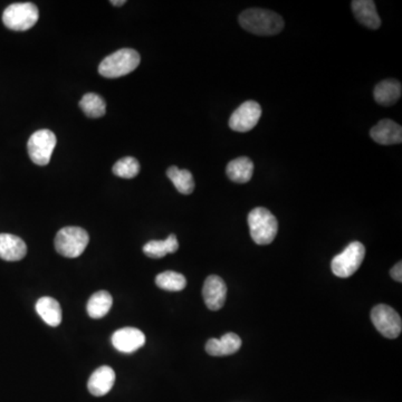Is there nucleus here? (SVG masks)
I'll return each mask as SVG.
<instances>
[{
  "label": "nucleus",
  "instance_id": "obj_22",
  "mask_svg": "<svg viewBox=\"0 0 402 402\" xmlns=\"http://www.w3.org/2000/svg\"><path fill=\"white\" fill-rule=\"evenodd\" d=\"M167 176L171 180L180 194H190L194 192V180L192 172L185 169L181 170L176 166H172L167 170Z\"/></svg>",
  "mask_w": 402,
  "mask_h": 402
},
{
  "label": "nucleus",
  "instance_id": "obj_25",
  "mask_svg": "<svg viewBox=\"0 0 402 402\" xmlns=\"http://www.w3.org/2000/svg\"><path fill=\"white\" fill-rule=\"evenodd\" d=\"M140 172V163L135 158L126 157L119 160L113 166V174L124 179L137 177Z\"/></svg>",
  "mask_w": 402,
  "mask_h": 402
},
{
  "label": "nucleus",
  "instance_id": "obj_14",
  "mask_svg": "<svg viewBox=\"0 0 402 402\" xmlns=\"http://www.w3.org/2000/svg\"><path fill=\"white\" fill-rule=\"evenodd\" d=\"M354 16L361 25L370 29L381 27V18L377 12L376 3L372 0H354L351 3Z\"/></svg>",
  "mask_w": 402,
  "mask_h": 402
},
{
  "label": "nucleus",
  "instance_id": "obj_5",
  "mask_svg": "<svg viewBox=\"0 0 402 402\" xmlns=\"http://www.w3.org/2000/svg\"><path fill=\"white\" fill-rule=\"evenodd\" d=\"M40 12L36 5L32 3H12L5 9L3 23L7 28L15 32H25L37 23Z\"/></svg>",
  "mask_w": 402,
  "mask_h": 402
},
{
  "label": "nucleus",
  "instance_id": "obj_15",
  "mask_svg": "<svg viewBox=\"0 0 402 402\" xmlns=\"http://www.w3.org/2000/svg\"><path fill=\"white\" fill-rule=\"evenodd\" d=\"M27 254V246L19 237L0 234V258L7 262H18Z\"/></svg>",
  "mask_w": 402,
  "mask_h": 402
},
{
  "label": "nucleus",
  "instance_id": "obj_11",
  "mask_svg": "<svg viewBox=\"0 0 402 402\" xmlns=\"http://www.w3.org/2000/svg\"><path fill=\"white\" fill-rule=\"evenodd\" d=\"M203 296L206 305L211 311H218L225 305L227 286L221 277L210 275L205 280Z\"/></svg>",
  "mask_w": 402,
  "mask_h": 402
},
{
  "label": "nucleus",
  "instance_id": "obj_9",
  "mask_svg": "<svg viewBox=\"0 0 402 402\" xmlns=\"http://www.w3.org/2000/svg\"><path fill=\"white\" fill-rule=\"evenodd\" d=\"M260 117L262 108L260 104L255 101H246L231 115L229 126L233 131L249 132L257 126Z\"/></svg>",
  "mask_w": 402,
  "mask_h": 402
},
{
  "label": "nucleus",
  "instance_id": "obj_21",
  "mask_svg": "<svg viewBox=\"0 0 402 402\" xmlns=\"http://www.w3.org/2000/svg\"><path fill=\"white\" fill-rule=\"evenodd\" d=\"M112 303L113 299L109 292L100 291L93 294L86 306L89 317L97 319L106 317L111 310Z\"/></svg>",
  "mask_w": 402,
  "mask_h": 402
},
{
  "label": "nucleus",
  "instance_id": "obj_6",
  "mask_svg": "<svg viewBox=\"0 0 402 402\" xmlns=\"http://www.w3.org/2000/svg\"><path fill=\"white\" fill-rule=\"evenodd\" d=\"M365 256V246L360 242H353L332 260L333 274L341 278L352 276L362 264Z\"/></svg>",
  "mask_w": 402,
  "mask_h": 402
},
{
  "label": "nucleus",
  "instance_id": "obj_13",
  "mask_svg": "<svg viewBox=\"0 0 402 402\" xmlns=\"http://www.w3.org/2000/svg\"><path fill=\"white\" fill-rule=\"evenodd\" d=\"M115 383V372L108 365H103L101 368L92 374L87 383L90 392L95 396H106L109 394Z\"/></svg>",
  "mask_w": 402,
  "mask_h": 402
},
{
  "label": "nucleus",
  "instance_id": "obj_20",
  "mask_svg": "<svg viewBox=\"0 0 402 402\" xmlns=\"http://www.w3.org/2000/svg\"><path fill=\"white\" fill-rule=\"evenodd\" d=\"M179 249L176 235H170L166 240H151L143 246V253L150 258H162L168 254H174Z\"/></svg>",
  "mask_w": 402,
  "mask_h": 402
},
{
  "label": "nucleus",
  "instance_id": "obj_26",
  "mask_svg": "<svg viewBox=\"0 0 402 402\" xmlns=\"http://www.w3.org/2000/svg\"><path fill=\"white\" fill-rule=\"evenodd\" d=\"M402 262H399L398 264L394 265V267L391 269L390 274L391 277L394 278L396 282H402Z\"/></svg>",
  "mask_w": 402,
  "mask_h": 402
},
{
  "label": "nucleus",
  "instance_id": "obj_18",
  "mask_svg": "<svg viewBox=\"0 0 402 402\" xmlns=\"http://www.w3.org/2000/svg\"><path fill=\"white\" fill-rule=\"evenodd\" d=\"M36 312L46 324L56 328L62 323V308L60 303L53 297H42L36 303Z\"/></svg>",
  "mask_w": 402,
  "mask_h": 402
},
{
  "label": "nucleus",
  "instance_id": "obj_27",
  "mask_svg": "<svg viewBox=\"0 0 402 402\" xmlns=\"http://www.w3.org/2000/svg\"><path fill=\"white\" fill-rule=\"evenodd\" d=\"M112 5H115V6H122L126 3V0H122V1H115V0H112L111 1Z\"/></svg>",
  "mask_w": 402,
  "mask_h": 402
},
{
  "label": "nucleus",
  "instance_id": "obj_10",
  "mask_svg": "<svg viewBox=\"0 0 402 402\" xmlns=\"http://www.w3.org/2000/svg\"><path fill=\"white\" fill-rule=\"evenodd\" d=\"M112 344L122 353H133L146 344V335L135 328L117 330L111 337Z\"/></svg>",
  "mask_w": 402,
  "mask_h": 402
},
{
  "label": "nucleus",
  "instance_id": "obj_16",
  "mask_svg": "<svg viewBox=\"0 0 402 402\" xmlns=\"http://www.w3.org/2000/svg\"><path fill=\"white\" fill-rule=\"evenodd\" d=\"M242 346V339L237 334L227 333L221 339H210L206 344V351L212 357H226L236 353Z\"/></svg>",
  "mask_w": 402,
  "mask_h": 402
},
{
  "label": "nucleus",
  "instance_id": "obj_17",
  "mask_svg": "<svg viewBox=\"0 0 402 402\" xmlns=\"http://www.w3.org/2000/svg\"><path fill=\"white\" fill-rule=\"evenodd\" d=\"M402 86L399 81L385 80L374 89V100L383 106H394L401 97Z\"/></svg>",
  "mask_w": 402,
  "mask_h": 402
},
{
  "label": "nucleus",
  "instance_id": "obj_2",
  "mask_svg": "<svg viewBox=\"0 0 402 402\" xmlns=\"http://www.w3.org/2000/svg\"><path fill=\"white\" fill-rule=\"evenodd\" d=\"M140 54L131 49L115 51L102 60L99 73L106 78H117L130 74L140 65Z\"/></svg>",
  "mask_w": 402,
  "mask_h": 402
},
{
  "label": "nucleus",
  "instance_id": "obj_3",
  "mask_svg": "<svg viewBox=\"0 0 402 402\" xmlns=\"http://www.w3.org/2000/svg\"><path fill=\"white\" fill-rule=\"evenodd\" d=\"M249 231L251 240L257 245H269L273 243L278 231V221L268 209L258 207L249 215Z\"/></svg>",
  "mask_w": 402,
  "mask_h": 402
},
{
  "label": "nucleus",
  "instance_id": "obj_1",
  "mask_svg": "<svg viewBox=\"0 0 402 402\" xmlns=\"http://www.w3.org/2000/svg\"><path fill=\"white\" fill-rule=\"evenodd\" d=\"M238 20L245 31L258 36L280 34L284 28V19L277 12L267 9H247L240 15Z\"/></svg>",
  "mask_w": 402,
  "mask_h": 402
},
{
  "label": "nucleus",
  "instance_id": "obj_4",
  "mask_svg": "<svg viewBox=\"0 0 402 402\" xmlns=\"http://www.w3.org/2000/svg\"><path fill=\"white\" fill-rule=\"evenodd\" d=\"M90 236L80 227H65L55 237V249L58 254L67 258H76L83 254L89 245Z\"/></svg>",
  "mask_w": 402,
  "mask_h": 402
},
{
  "label": "nucleus",
  "instance_id": "obj_12",
  "mask_svg": "<svg viewBox=\"0 0 402 402\" xmlns=\"http://www.w3.org/2000/svg\"><path fill=\"white\" fill-rule=\"evenodd\" d=\"M370 135L374 141L383 146L400 144L402 142V128L394 121L385 119L371 128Z\"/></svg>",
  "mask_w": 402,
  "mask_h": 402
},
{
  "label": "nucleus",
  "instance_id": "obj_8",
  "mask_svg": "<svg viewBox=\"0 0 402 402\" xmlns=\"http://www.w3.org/2000/svg\"><path fill=\"white\" fill-rule=\"evenodd\" d=\"M371 319L378 331L387 339H396L401 333V317L389 305L374 306L371 312Z\"/></svg>",
  "mask_w": 402,
  "mask_h": 402
},
{
  "label": "nucleus",
  "instance_id": "obj_19",
  "mask_svg": "<svg viewBox=\"0 0 402 402\" xmlns=\"http://www.w3.org/2000/svg\"><path fill=\"white\" fill-rule=\"evenodd\" d=\"M227 177L236 183H249L254 174V163L247 157L237 158L226 168Z\"/></svg>",
  "mask_w": 402,
  "mask_h": 402
},
{
  "label": "nucleus",
  "instance_id": "obj_24",
  "mask_svg": "<svg viewBox=\"0 0 402 402\" xmlns=\"http://www.w3.org/2000/svg\"><path fill=\"white\" fill-rule=\"evenodd\" d=\"M158 287L165 291L180 292L187 285V280L183 274L177 271H163L156 277Z\"/></svg>",
  "mask_w": 402,
  "mask_h": 402
},
{
  "label": "nucleus",
  "instance_id": "obj_7",
  "mask_svg": "<svg viewBox=\"0 0 402 402\" xmlns=\"http://www.w3.org/2000/svg\"><path fill=\"white\" fill-rule=\"evenodd\" d=\"M58 139L51 130H38L27 143L29 157L37 166H47L51 161V154L54 152Z\"/></svg>",
  "mask_w": 402,
  "mask_h": 402
},
{
  "label": "nucleus",
  "instance_id": "obj_23",
  "mask_svg": "<svg viewBox=\"0 0 402 402\" xmlns=\"http://www.w3.org/2000/svg\"><path fill=\"white\" fill-rule=\"evenodd\" d=\"M80 106L85 115L92 117V119L102 117L103 115H106V101L103 100V97H101L100 95L95 94V93H87V94L84 95L81 100Z\"/></svg>",
  "mask_w": 402,
  "mask_h": 402
}]
</instances>
